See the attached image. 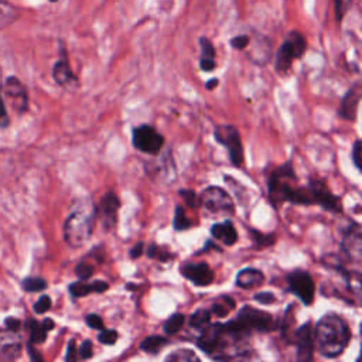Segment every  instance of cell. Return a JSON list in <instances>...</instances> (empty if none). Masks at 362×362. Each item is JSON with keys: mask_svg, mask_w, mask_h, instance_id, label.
Segmentation results:
<instances>
[{"mask_svg": "<svg viewBox=\"0 0 362 362\" xmlns=\"http://www.w3.org/2000/svg\"><path fill=\"white\" fill-rule=\"evenodd\" d=\"M250 233H252V238L257 247H266V246H270L274 243V235H264L255 229H250Z\"/></svg>", "mask_w": 362, "mask_h": 362, "instance_id": "cell-32", "label": "cell"}, {"mask_svg": "<svg viewBox=\"0 0 362 362\" xmlns=\"http://www.w3.org/2000/svg\"><path fill=\"white\" fill-rule=\"evenodd\" d=\"M23 288L30 293L42 291L47 288V281L41 277H27L23 280Z\"/></svg>", "mask_w": 362, "mask_h": 362, "instance_id": "cell-30", "label": "cell"}, {"mask_svg": "<svg viewBox=\"0 0 362 362\" xmlns=\"http://www.w3.org/2000/svg\"><path fill=\"white\" fill-rule=\"evenodd\" d=\"M235 301H233V298L232 297H229V296H222V297H219L215 303H214V305H212V308H211V313L212 314H215L216 317H226L233 308H235Z\"/></svg>", "mask_w": 362, "mask_h": 362, "instance_id": "cell-25", "label": "cell"}, {"mask_svg": "<svg viewBox=\"0 0 362 362\" xmlns=\"http://www.w3.org/2000/svg\"><path fill=\"white\" fill-rule=\"evenodd\" d=\"M51 307V298L48 296H41L40 300L34 304V311L37 314H44Z\"/></svg>", "mask_w": 362, "mask_h": 362, "instance_id": "cell-40", "label": "cell"}, {"mask_svg": "<svg viewBox=\"0 0 362 362\" xmlns=\"http://www.w3.org/2000/svg\"><path fill=\"white\" fill-rule=\"evenodd\" d=\"M249 44H250V37L247 34H240L230 40V45L235 49H246L249 47Z\"/></svg>", "mask_w": 362, "mask_h": 362, "instance_id": "cell-36", "label": "cell"}, {"mask_svg": "<svg viewBox=\"0 0 362 362\" xmlns=\"http://www.w3.org/2000/svg\"><path fill=\"white\" fill-rule=\"evenodd\" d=\"M85 322L88 324V327L93 328V329H99L100 331V329L105 328L103 321H102V318L98 314H88L85 317Z\"/></svg>", "mask_w": 362, "mask_h": 362, "instance_id": "cell-41", "label": "cell"}, {"mask_svg": "<svg viewBox=\"0 0 362 362\" xmlns=\"http://www.w3.org/2000/svg\"><path fill=\"white\" fill-rule=\"evenodd\" d=\"M296 180L297 177L290 160L270 173V177L267 181V191H269V199L274 208H279V205L284 202V192L287 187L291 184V181H296Z\"/></svg>", "mask_w": 362, "mask_h": 362, "instance_id": "cell-4", "label": "cell"}, {"mask_svg": "<svg viewBox=\"0 0 362 362\" xmlns=\"http://www.w3.org/2000/svg\"><path fill=\"white\" fill-rule=\"evenodd\" d=\"M238 320L250 331L270 332L277 327V321L270 313L253 308L250 305H245L239 310Z\"/></svg>", "mask_w": 362, "mask_h": 362, "instance_id": "cell-6", "label": "cell"}, {"mask_svg": "<svg viewBox=\"0 0 362 362\" xmlns=\"http://www.w3.org/2000/svg\"><path fill=\"white\" fill-rule=\"evenodd\" d=\"M215 140L225 146L229 151V157L233 165L239 167L243 163V146L240 140V134L236 127L232 124H218L214 130Z\"/></svg>", "mask_w": 362, "mask_h": 362, "instance_id": "cell-5", "label": "cell"}, {"mask_svg": "<svg viewBox=\"0 0 362 362\" xmlns=\"http://www.w3.org/2000/svg\"><path fill=\"white\" fill-rule=\"evenodd\" d=\"M93 273V266L86 262H79L75 266V274L79 277V280H88Z\"/></svg>", "mask_w": 362, "mask_h": 362, "instance_id": "cell-34", "label": "cell"}, {"mask_svg": "<svg viewBox=\"0 0 362 362\" xmlns=\"http://www.w3.org/2000/svg\"><path fill=\"white\" fill-rule=\"evenodd\" d=\"M361 158H362V141L358 139L355 143H354V147H352V161H354V165L361 170L362 165H361Z\"/></svg>", "mask_w": 362, "mask_h": 362, "instance_id": "cell-38", "label": "cell"}, {"mask_svg": "<svg viewBox=\"0 0 362 362\" xmlns=\"http://www.w3.org/2000/svg\"><path fill=\"white\" fill-rule=\"evenodd\" d=\"M211 235H212L215 239H218V240H221L222 243H225L226 246H232V245H235L236 240H238V232H236L233 223H232L229 219H226V221H223V222L214 223V225L211 226Z\"/></svg>", "mask_w": 362, "mask_h": 362, "instance_id": "cell-19", "label": "cell"}, {"mask_svg": "<svg viewBox=\"0 0 362 362\" xmlns=\"http://www.w3.org/2000/svg\"><path fill=\"white\" fill-rule=\"evenodd\" d=\"M28 328H30V342L41 344L45 341L47 331L42 328V325L40 322H37L35 320H31L28 322Z\"/></svg>", "mask_w": 362, "mask_h": 362, "instance_id": "cell-29", "label": "cell"}, {"mask_svg": "<svg viewBox=\"0 0 362 362\" xmlns=\"http://www.w3.org/2000/svg\"><path fill=\"white\" fill-rule=\"evenodd\" d=\"M144 252V242H137L132 249H130V257L132 259H139Z\"/></svg>", "mask_w": 362, "mask_h": 362, "instance_id": "cell-46", "label": "cell"}, {"mask_svg": "<svg viewBox=\"0 0 362 362\" xmlns=\"http://www.w3.org/2000/svg\"><path fill=\"white\" fill-rule=\"evenodd\" d=\"M117 338H119V334L115 329H105L103 328V329H100V332L98 335L99 342H102L105 345H113L117 341Z\"/></svg>", "mask_w": 362, "mask_h": 362, "instance_id": "cell-35", "label": "cell"}, {"mask_svg": "<svg viewBox=\"0 0 362 362\" xmlns=\"http://www.w3.org/2000/svg\"><path fill=\"white\" fill-rule=\"evenodd\" d=\"M359 99H361V89H359V85L356 83L355 86L349 88L348 92L345 93V96H344V99L341 102L339 116L346 119V120H355L356 112H358Z\"/></svg>", "mask_w": 362, "mask_h": 362, "instance_id": "cell-18", "label": "cell"}, {"mask_svg": "<svg viewBox=\"0 0 362 362\" xmlns=\"http://www.w3.org/2000/svg\"><path fill=\"white\" fill-rule=\"evenodd\" d=\"M351 3H352V0H335L334 1V4H335V17H337L338 21L342 20V17L348 11Z\"/></svg>", "mask_w": 362, "mask_h": 362, "instance_id": "cell-37", "label": "cell"}, {"mask_svg": "<svg viewBox=\"0 0 362 362\" xmlns=\"http://www.w3.org/2000/svg\"><path fill=\"white\" fill-rule=\"evenodd\" d=\"M216 85H218V79H216V78H212V79H209V81L205 83V86H206L208 90H212Z\"/></svg>", "mask_w": 362, "mask_h": 362, "instance_id": "cell-48", "label": "cell"}, {"mask_svg": "<svg viewBox=\"0 0 362 362\" xmlns=\"http://www.w3.org/2000/svg\"><path fill=\"white\" fill-rule=\"evenodd\" d=\"M109 288V284L102 280H96L93 283H85V280L75 281L69 286V293L72 297H85L89 293H103Z\"/></svg>", "mask_w": 362, "mask_h": 362, "instance_id": "cell-21", "label": "cell"}, {"mask_svg": "<svg viewBox=\"0 0 362 362\" xmlns=\"http://www.w3.org/2000/svg\"><path fill=\"white\" fill-rule=\"evenodd\" d=\"M146 253H147V256H148L150 259H158V260H161V262H167V260L171 257V255H170L165 249H161L160 246H157V245H154V243L147 247Z\"/></svg>", "mask_w": 362, "mask_h": 362, "instance_id": "cell-33", "label": "cell"}, {"mask_svg": "<svg viewBox=\"0 0 362 362\" xmlns=\"http://www.w3.org/2000/svg\"><path fill=\"white\" fill-rule=\"evenodd\" d=\"M313 334L318 352L325 358H337L341 355L351 339V331L346 321L335 313L322 315Z\"/></svg>", "mask_w": 362, "mask_h": 362, "instance_id": "cell-1", "label": "cell"}, {"mask_svg": "<svg viewBox=\"0 0 362 362\" xmlns=\"http://www.w3.org/2000/svg\"><path fill=\"white\" fill-rule=\"evenodd\" d=\"M341 247L346 253V256L351 257V260H355L356 263H359L362 245H361V228L356 222H351V225L346 228L341 242Z\"/></svg>", "mask_w": 362, "mask_h": 362, "instance_id": "cell-16", "label": "cell"}, {"mask_svg": "<svg viewBox=\"0 0 362 362\" xmlns=\"http://www.w3.org/2000/svg\"><path fill=\"white\" fill-rule=\"evenodd\" d=\"M201 204L212 214H233L235 205L230 195L221 187H208L201 192Z\"/></svg>", "mask_w": 362, "mask_h": 362, "instance_id": "cell-7", "label": "cell"}, {"mask_svg": "<svg viewBox=\"0 0 362 362\" xmlns=\"http://www.w3.org/2000/svg\"><path fill=\"white\" fill-rule=\"evenodd\" d=\"M79 356L82 359H89L92 356V342L89 339H85L79 346Z\"/></svg>", "mask_w": 362, "mask_h": 362, "instance_id": "cell-43", "label": "cell"}, {"mask_svg": "<svg viewBox=\"0 0 362 362\" xmlns=\"http://www.w3.org/2000/svg\"><path fill=\"white\" fill-rule=\"evenodd\" d=\"M120 208V199L113 191H107L102 198L96 208V215L100 216L103 228L112 229L117 221V211Z\"/></svg>", "mask_w": 362, "mask_h": 362, "instance_id": "cell-12", "label": "cell"}, {"mask_svg": "<svg viewBox=\"0 0 362 362\" xmlns=\"http://www.w3.org/2000/svg\"><path fill=\"white\" fill-rule=\"evenodd\" d=\"M41 325H42V328L48 332V331H51V329L54 328V321L49 320V318H45V320L41 322Z\"/></svg>", "mask_w": 362, "mask_h": 362, "instance_id": "cell-47", "label": "cell"}, {"mask_svg": "<svg viewBox=\"0 0 362 362\" xmlns=\"http://www.w3.org/2000/svg\"><path fill=\"white\" fill-rule=\"evenodd\" d=\"M211 315L212 313L206 308H198L197 311H194L189 317V325L195 329H202L205 328L209 322H211Z\"/></svg>", "mask_w": 362, "mask_h": 362, "instance_id": "cell-26", "label": "cell"}, {"mask_svg": "<svg viewBox=\"0 0 362 362\" xmlns=\"http://www.w3.org/2000/svg\"><path fill=\"white\" fill-rule=\"evenodd\" d=\"M173 225L175 230H185L189 229L192 226L191 219L185 215L184 208L181 205L175 206V212H174V219H173Z\"/></svg>", "mask_w": 362, "mask_h": 362, "instance_id": "cell-27", "label": "cell"}, {"mask_svg": "<svg viewBox=\"0 0 362 362\" xmlns=\"http://www.w3.org/2000/svg\"><path fill=\"white\" fill-rule=\"evenodd\" d=\"M255 300L260 304H272V303L276 301V297L270 291H262V293L255 294Z\"/></svg>", "mask_w": 362, "mask_h": 362, "instance_id": "cell-42", "label": "cell"}, {"mask_svg": "<svg viewBox=\"0 0 362 362\" xmlns=\"http://www.w3.org/2000/svg\"><path fill=\"white\" fill-rule=\"evenodd\" d=\"M8 115L6 112V106L1 98V85H0V127H7L8 126Z\"/></svg>", "mask_w": 362, "mask_h": 362, "instance_id": "cell-44", "label": "cell"}, {"mask_svg": "<svg viewBox=\"0 0 362 362\" xmlns=\"http://www.w3.org/2000/svg\"><path fill=\"white\" fill-rule=\"evenodd\" d=\"M133 146L147 154H157L164 146V137L150 124H140L133 129Z\"/></svg>", "mask_w": 362, "mask_h": 362, "instance_id": "cell-8", "label": "cell"}, {"mask_svg": "<svg viewBox=\"0 0 362 362\" xmlns=\"http://www.w3.org/2000/svg\"><path fill=\"white\" fill-rule=\"evenodd\" d=\"M96 216V206L90 198H82L75 202L64 222L66 245L74 249L83 246L92 235Z\"/></svg>", "mask_w": 362, "mask_h": 362, "instance_id": "cell-2", "label": "cell"}, {"mask_svg": "<svg viewBox=\"0 0 362 362\" xmlns=\"http://www.w3.org/2000/svg\"><path fill=\"white\" fill-rule=\"evenodd\" d=\"M181 273L185 279L191 280L195 286H208L214 281V272L212 269L201 262V263H187L181 267Z\"/></svg>", "mask_w": 362, "mask_h": 362, "instance_id": "cell-17", "label": "cell"}, {"mask_svg": "<svg viewBox=\"0 0 362 362\" xmlns=\"http://www.w3.org/2000/svg\"><path fill=\"white\" fill-rule=\"evenodd\" d=\"M294 342L297 345V361L308 362L313 359V349H314V334L310 322L303 324L294 332Z\"/></svg>", "mask_w": 362, "mask_h": 362, "instance_id": "cell-13", "label": "cell"}, {"mask_svg": "<svg viewBox=\"0 0 362 362\" xmlns=\"http://www.w3.org/2000/svg\"><path fill=\"white\" fill-rule=\"evenodd\" d=\"M199 45H201L199 66L202 71L211 72L215 68V48L206 37L199 38Z\"/></svg>", "mask_w": 362, "mask_h": 362, "instance_id": "cell-22", "label": "cell"}, {"mask_svg": "<svg viewBox=\"0 0 362 362\" xmlns=\"http://www.w3.org/2000/svg\"><path fill=\"white\" fill-rule=\"evenodd\" d=\"M4 92L7 98L11 100L13 107L23 113L28 107V95L25 86L21 83V81L16 76H8L4 83Z\"/></svg>", "mask_w": 362, "mask_h": 362, "instance_id": "cell-14", "label": "cell"}, {"mask_svg": "<svg viewBox=\"0 0 362 362\" xmlns=\"http://www.w3.org/2000/svg\"><path fill=\"white\" fill-rule=\"evenodd\" d=\"M184 320H185L184 314H181V313L173 314V315L164 322V327H163V328H164L165 334H168V335L177 334V332L181 329V327H182V324H184Z\"/></svg>", "mask_w": 362, "mask_h": 362, "instance_id": "cell-28", "label": "cell"}, {"mask_svg": "<svg viewBox=\"0 0 362 362\" xmlns=\"http://www.w3.org/2000/svg\"><path fill=\"white\" fill-rule=\"evenodd\" d=\"M52 78L62 88L72 89V88L78 86V78L75 76V74L71 69V65H69V61L66 58V52L64 48H61V58L54 64Z\"/></svg>", "mask_w": 362, "mask_h": 362, "instance_id": "cell-15", "label": "cell"}, {"mask_svg": "<svg viewBox=\"0 0 362 362\" xmlns=\"http://www.w3.org/2000/svg\"><path fill=\"white\" fill-rule=\"evenodd\" d=\"M76 359V345H75V339H71L66 348V355H65V361H75Z\"/></svg>", "mask_w": 362, "mask_h": 362, "instance_id": "cell-45", "label": "cell"}, {"mask_svg": "<svg viewBox=\"0 0 362 362\" xmlns=\"http://www.w3.org/2000/svg\"><path fill=\"white\" fill-rule=\"evenodd\" d=\"M307 48V41L304 35L298 31H290L283 40L281 45L276 52V71L280 74H286L294 59H298Z\"/></svg>", "mask_w": 362, "mask_h": 362, "instance_id": "cell-3", "label": "cell"}, {"mask_svg": "<svg viewBox=\"0 0 362 362\" xmlns=\"http://www.w3.org/2000/svg\"><path fill=\"white\" fill-rule=\"evenodd\" d=\"M21 354V338L18 329L6 328L0 329V361L8 362L14 361Z\"/></svg>", "mask_w": 362, "mask_h": 362, "instance_id": "cell-11", "label": "cell"}, {"mask_svg": "<svg viewBox=\"0 0 362 362\" xmlns=\"http://www.w3.org/2000/svg\"><path fill=\"white\" fill-rule=\"evenodd\" d=\"M180 197L184 198L185 204H188L189 206H198L199 205V201H198V197L194 191L191 189H180Z\"/></svg>", "mask_w": 362, "mask_h": 362, "instance_id": "cell-39", "label": "cell"}, {"mask_svg": "<svg viewBox=\"0 0 362 362\" xmlns=\"http://www.w3.org/2000/svg\"><path fill=\"white\" fill-rule=\"evenodd\" d=\"M168 344V339L161 335H150L144 338L140 344V349L147 354H157Z\"/></svg>", "mask_w": 362, "mask_h": 362, "instance_id": "cell-24", "label": "cell"}, {"mask_svg": "<svg viewBox=\"0 0 362 362\" xmlns=\"http://www.w3.org/2000/svg\"><path fill=\"white\" fill-rule=\"evenodd\" d=\"M165 361H177V362H181V361H199V358L191 349H177L173 354H170L165 358Z\"/></svg>", "mask_w": 362, "mask_h": 362, "instance_id": "cell-31", "label": "cell"}, {"mask_svg": "<svg viewBox=\"0 0 362 362\" xmlns=\"http://www.w3.org/2000/svg\"><path fill=\"white\" fill-rule=\"evenodd\" d=\"M287 283L290 290L305 304L310 305L314 301L315 284L311 274L307 270H293L287 276Z\"/></svg>", "mask_w": 362, "mask_h": 362, "instance_id": "cell-9", "label": "cell"}, {"mask_svg": "<svg viewBox=\"0 0 362 362\" xmlns=\"http://www.w3.org/2000/svg\"><path fill=\"white\" fill-rule=\"evenodd\" d=\"M308 188L311 191L314 204H318L320 206H322L327 211H332V212H341L342 211L341 199L331 192V189L328 188V185L324 181L311 180L308 182Z\"/></svg>", "mask_w": 362, "mask_h": 362, "instance_id": "cell-10", "label": "cell"}, {"mask_svg": "<svg viewBox=\"0 0 362 362\" xmlns=\"http://www.w3.org/2000/svg\"><path fill=\"white\" fill-rule=\"evenodd\" d=\"M49 1H57V0H49Z\"/></svg>", "mask_w": 362, "mask_h": 362, "instance_id": "cell-49", "label": "cell"}, {"mask_svg": "<svg viewBox=\"0 0 362 362\" xmlns=\"http://www.w3.org/2000/svg\"><path fill=\"white\" fill-rule=\"evenodd\" d=\"M17 18H18L17 8L11 3L0 0V30L13 24Z\"/></svg>", "mask_w": 362, "mask_h": 362, "instance_id": "cell-23", "label": "cell"}, {"mask_svg": "<svg viewBox=\"0 0 362 362\" xmlns=\"http://www.w3.org/2000/svg\"><path fill=\"white\" fill-rule=\"evenodd\" d=\"M263 281H264L263 272L259 269H253V267L242 269L235 279L236 286L240 288H253V287L260 286Z\"/></svg>", "mask_w": 362, "mask_h": 362, "instance_id": "cell-20", "label": "cell"}]
</instances>
